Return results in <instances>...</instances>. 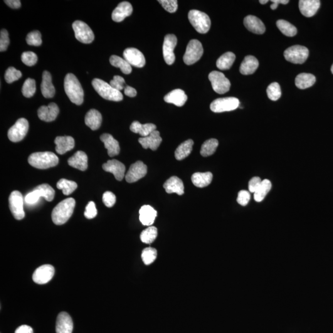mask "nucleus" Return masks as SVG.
Instances as JSON below:
<instances>
[{
    "mask_svg": "<svg viewBox=\"0 0 333 333\" xmlns=\"http://www.w3.org/2000/svg\"><path fill=\"white\" fill-rule=\"evenodd\" d=\"M75 206V199L72 197L59 202L52 212L51 218L54 223L57 225L66 223L73 215Z\"/></svg>",
    "mask_w": 333,
    "mask_h": 333,
    "instance_id": "1",
    "label": "nucleus"
},
{
    "mask_svg": "<svg viewBox=\"0 0 333 333\" xmlns=\"http://www.w3.org/2000/svg\"><path fill=\"white\" fill-rule=\"evenodd\" d=\"M64 90L72 103L78 106L83 103V88L80 81L73 74H67L64 79Z\"/></svg>",
    "mask_w": 333,
    "mask_h": 333,
    "instance_id": "2",
    "label": "nucleus"
},
{
    "mask_svg": "<svg viewBox=\"0 0 333 333\" xmlns=\"http://www.w3.org/2000/svg\"><path fill=\"white\" fill-rule=\"evenodd\" d=\"M28 161L32 167L38 169H47L58 164L59 159L52 152H35L30 155Z\"/></svg>",
    "mask_w": 333,
    "mask_h": 333,
    "instance_id": "3",
    "label": "nucleus"
},
{
    "mask_svg": "<svg viewBox=\"0 0 333 333\" xmlns=\"http://www.w3.org/2000/svg\"><path fill=\"white\" fill-rule=\"evenodd\" d=\"M92 85L96 92L105 100L113 101H120L123 100V95L120 91L115 90L110 84L101 79H93Z\"/></svg>",
    "mask_w": 333,
    "mask_h": 333,
    "instance_id": "4",
    "label": "nucleus"
},
{
    "mask_svg": "<svg viewBox=\"0 0 333 333\" xmlns=\"http://www.w3.org/2000/svg\"><path fill=\"white\" fill-rule=\"evenodd\" d=\"M55 196V191L50 185L42 184L35 187L31 192L25 197V201L27 204L32 205L36 204L40 197H44L47 201H53Z\"/></svg>",
    "mask_w": 333,
    "mask_h": 333,
    "instance_id": "5",
    "label": "nucleus"
},
{
    "mask_svg": "<svg viewBox=\"0 0 333 333\" xmlns=\"http://www.w3.org/2000/svg\"><path fill=\"white\" fill-rule=\"evenodd\" d=\"M190 23L200 34H206L211 28V21L208 15L198 10H191L188 13Z\"/></svg>",
    "mask_w": 333,
    "mask_h": 333,
    "instance_id": "6",
    "label": "nucleus"
},
{
    "mask_svg": "<svg viewBox=\"0 0 333 333\" xmlns=\"http://www.w3.org/2000/svg\"><path fill=\"white\" fill-rule=\"evenodd\" d=\"M203 48L197 39H192L187 44L184 56V61L186 65H192L201 59L203 54Z\"/></svg>",
    "mask_w": 333,
    "mask_h": 333,
    "instance_id": "7",
    "label": "nucleus"
},
{
    "mask_svg": "<svg viewBox=\"0 0 333 333\" xmlns=\"http://www.w3.org/2000/svg\"><path fill=\"white\" fill-rule=\"evenodd\" d=\"M309 54L305 46L295 45L290 47L284 52V56L289 62L294 64H303L307 60Z\"/></svg>",
    "mask_w": 333,
    "mask_h": 333,
    "instance_id": "8",
    "label": "nucleus"
},
{
    "mask_svg": "<svg viewBox=\"0 0 333 333\" xmlns=\"http://www.w3.org/2000/svg\"><path fill=\"white\" fill-rule=\"evenodd\" d=\"M212 88L219 94H224L230 89L231 83L223 73L219 71H212L209 75Z\"/></svg>",
    "mask_w": 333,
    "mask_h": 333,
    "instance_id": "9",
    "label": "nucleus"
},
{
    "mask_svg": "<svg viewBox=\"0 0 333 333\" xmlns=\"http://www.w3.org/2000/svg\"><path fill=\"white\" fill-rule=\"evenodd\" d=\"M29 122L26 118H21L9 128L7 137L12 142H19L26 137L29 130Z\"/></svg>",
    "mask_w": 333,
    "mask_h": 333,
    "instance_id": "10",
    "label": "nucleus"
},
{
    "mask_svg": "<svg viewBox=\"0 0 333 333\" xmlns=\"http://www.w3.org/2000/svg\"><path fill=\"white\" fill-rule=\"evenodd\" d=\"M239 106L238 98L228 97L217 99L211 104L210 108L212 112L220 113L235 110Z\"/></svg>",
    "mask_w": 333,
    "mask_h": 333,
    "instance_id": "11",
    "label": "nucleus"
},
{
    "mask_svg": "<svg viewBox=\"0 0 333 333\" xmlns=\"http://www.w3.org/2000/svg\"><path fill=\"white\" fill-rule=\"evenodd\" d=\"M73 27L76 39L83 43H92L95 39V36L92 30L87 24L82 21H76L74 22Z\"/></svg>",
    "mask_w": 333,
    "mask_h": 333,
    "instance_id": "12",
    "label": "nucleus"
},
{
    "mask_svg": "<svg viewBox=\"0 0 333 333\" xmlns=\"http://www.w3.org/2000/svg\"><path fill=\"white\" fill-rule=\"evenodd\" d=\"M9 204L10 211L15 219L20 221L24 218V200L21 192L12 191L9 197Z\"/></svg>",
    "mask_w": 333,
    "mask_h": 333,
    "instance_id": "13",
    "label": "nucleus"
},
{
    "mask_svg": "<svg viewBox=\"0 0 333 333\" xmlns=\"http://www.w3.org/2000/svg\"><path fill=\"white\" fill-rule=\"evenodd\" d=\"M177 44V38L174 34H168L165 37L163 44V56L168 65H172L175 60L174 53V49Z\"/></svg>",
    "mask_w": 333,
    "mask_h": 333,
    "instance_id": "14",
    "label": "nucleus"
},
{
    "mask_svg": "<svg viewBox=\"0 0 333 333\" xmlns=\"http://www.w3.org/2000/svg\"><path fill=\"white\" fill-rule=\"evenodd\" d=\"M147 166L142 161H137L131 165L125 180L128 183L132 184L142 179L147 174Z\"/></svg>",
    "mask_w": 333,
    "mask_h": 333,
    "instance_id": "15",
    "label": "nucleus"
},
{
    "mask_svg": "<svg viewBox=\"0 0 333 333\" xmlns=\"http://www.w3.org/2000/svg\"><path fill=\"white\" fill-rule=\"evenodd\" d=\"M54 268L51 265H43L37 268L34 271L32 278L35 283L44 285L48 283L54 275Z\"/></svg>",
    "mask_w": 333,
    "mask_h": 333,
    "instance_id": "16",
    "label": "nucleus"
},
{
    "mask_svg": "<svg viewBox=\"0 0 333 333\" xmlns=\"http://www.w3.org/2000/svg\"><path fill=\"white\" fill-rule=\"evenodd\" d=\"M123 59H125L131 66L137 68H143L146 63L144 55L138 49L128 48L125 49L123 53Z\"/></svg>",
    "mask_w": 333,
    "mask_h": 333,
    "instance_id": "17",
    "label": "nucleus"
},
{
    "mask_svg": "<svg viewBox=\"0 0 333 333\" xmlns=\"http://www.w3.org/2000/svg\"><path fill=\"white\" fill-rule=\"evenodd\" d=\"M103 169L106 172L112 173L118 181H122L125 177V165L117 160H108L107 162L103 165Z\"/></svg>",
    "mask_w": 333,
    "mask_h": 333,
    "instance_id": "18",
    "label": "nucleus"
},
{
    "mask_svg": "<svg viewBox=\"0 0 333 333\" xmlns=\"http://www.w3.org/2000/svg\"><path fill=\"white\" fill-rule=\"evenodd\" d=\"M59 112V109L58 105L51 103L49 104L48 106H41L38 110V115L39 119L49 122L56 119Z\"/></svg>",
    "mask_w": 333,
    "mask_h": 333,
    "instance_id": "19",
    "label": "nucleus"
},
{
    "mask_svg": "<svg viewBox=\"0 0 333 333\" xmlns=\"http://www.w3.org/2000/svg\"><path fill=\"white\" fill-rule=\"evenodd\" d=\"M73 327V320L69 313L66 312L59 313L56 321V333H72Z\"/></svg>",
    "mask_w": 333,
    "mask_h": 333,
    "instance_id": "20",
    "label": "nucleus"
},
{
    "mask_svg": "<svg viewBox=\"0 0 333 333\" xmlns=\"http://www.w3.org/2000/svg\"><path fill=\"white\" fill-rule=\"evenodd\" d=\"M133 7L132 4L127 1L120 2L112 14V19L116 22H122L126 17L130 16L132 14Z\"/></svg>",
    "mask_w": 333,
    "mask_h": 333,
    "instance_id": "21",
    "label": "nucleus"
},
{
    "mask_svg": "<svg viewBox=\"0 0 333 333\" xmlns=\"http://www.w3.org/2000/svg\"><path fill=\"white\" fill-rule=\"evenodd\" d=\"M319 0H300L298 6L301 13L307 17L314 16L320 6Z\"/></svg>",
    "mask_w": 333,
    "mask_h": 333,
    "instance_id": "22",
    "label": "nucleus"
},
{
    "mask_svg": "<svg viewBox=\"0 0 333 333\" xmlns=\"http://www.w3.org/2000/svg\"><path fill=\"white\" fill-rule=\"evenodd\" d=\"M138 141L144 149L149 148L152 150H155L159 148L162 139L159 132L154 130L148 137L140 138Z\"/></svg>",
    "mask_w": 333,
    "mask_h": 333,
    "instance_id": "23",
    "label": "nucleus"
},
{
    "mask_svg": "<svg viewBox=\"0 0 333 333\" xmlns=\"http://www.w3.org/2000/svg\"><path fill=\"white\" fill-rule=\"evenodd\" d=\"M244 24L248 31L256 34H263L265 31V25L258 17L248 16L244 19Z\"/></svg>",
    "mask_w": 333,
    "mask_h": 333,
    "instance_id": "24",
    "label": "nucleus"
},
{
    "mask_svg": "<svg viewBox=\"0 0 333 333\" xmlns=\"http://www.w3.org/2000/svg\"><path fill=\"white\" fill-rule=\"evenodd\" d=\"M105 147L108 149V154L110 157L115 156L119 154L120 146L118 141L113 138L112 135L108 133H104L100 137Z\"/></svg>",
    "mask_w": 333,
    "mask_h": 333,
    "instance_id": "25",
    "label": "nucleus"
},
{
    "mask_svg": "<svg viewBox=\"0 0 333 333\" xmlns=\"http://www.w3.org/2000/svg\"><path fill=\"white\" fill-rule=\"evenodd\" d=\"M68 164L81 171H85L88 168V157L85 152L78 150L69 158Z\"/></svg>",
    "mask_w": 333,
    "mask_h": 333,
    "instance_id": "26",
    "label": "nucleus"
},
{
    "mask_svg": "<svg viewBox=\"0 0 333 333\" xmlns=\"http://www.w3.org/2000/svg\"><path fill=\"white\" fill-rule=\"evenodd\" d=\"M163 186L167 193H177L180 196L184 194V183L179 177L175 176L170 177L165 182Z\"/></svg>",
    "mask_w": 333,
    "mask_h": 333,
    "instance_id": "27",
    "label": "nucleus"
},
{
    "mask_svg": "<svg viewBox=\"0 0 333 333\" xmlns=\"http://www.w3.org/2000/svg\"><path fill=\"white\" fill-rule=\"evenodd\" d=\"M54 143L56 144V152L61 155L73 149L75 146V141L69 136L56 137Z\"/></svg>",
    "mask_w": 333,
    "mask_h": 333,
    "instance_id": "28",
    "label": "nucleus"
},
{
    "mask_svg": "<svg viewBox=\"0 0 333 333\" xmlns=\"http://www.w3.org/2000/svg\"><path fill=\"white\" fill-rule=\"evenodd\" d=\"M139 213L140 221L145 226L152 225L157 217V211L149 205L141 207Z\"/></svg>",
    "mask_w": 333,
    "mask_h": 333,
    "instance_id": "29",
    "label": "nucleus"
},
{
    "mask_svg": "<svg viewBox=\"0 0 333 333\" xmlns=\"http://www.w3.org/2000/svg\"><path fill=\"white\" fill-rule=\"evenodd\" d=\"M187 95L181 89L172 90L165 96L164 101L168 103L174 104L178 107H182L187 101Z\"/></svg>",
    "mask_w": 333,
    "mask_h": 333,
    "instance_id": "30",
    "label": "nucleus"
},
{
    "mask_svg": "<svg viewBox=\"0 0 333 333\" xmlns=\"http://www.w3.org/2000/svg\"><path fill=\"white\" fill-rule=\"evenodd\" d=\"M41 90L42 95L46 98H53L55 95V88L52 83L51 74L46 71H44L42 75Z\"/></svg>",
    "mask_w": 333,
    "mask_h": 333,
    "instance_id": "31",
    "label": "nucleus"
},
{
    "mask_svg": "<svg viewBox=\"0 0 333 333\" xmlns=\"http://www.w3.org/2000/svg\"><path fill=\"white\" fill-rule=\"evenodd\" d=\"M259 67L258 59L253 56H247L241 64L239 71L243 75H251L255 73Z\"/></svg>",
    "mask_w": 333,
    "mask_h": 333,
    "instance_id": "32",
    "label": "nucleus"
},
{
    "mask_svg": "<svg viewBox=\"0 0 333 333\" xmlns=\"http://www.w3.org/2000/svg\"><path fill=\"white\" fill-rule=\"evenodd\" d=\"M85 124L92 130H98L102 122V115L98 111L91 110L85 115Z\"/></svg>",
    "mask_w": 333,
    "mask_h": 333,
    "instance_id": "33",
    "label": "nucleus"
},
{
    "mask_svg": "<svg viewBox=\"0 0 333 333\" xmlns=\"http://www.w3.org/2000/svg\"><path fill=\"white\" fill-rule=\"evenodd\" d=\"M130 130L133 133H139L142 137H147L154 130H156V126L153 123L142 124L138 121H134L130 125Z\"/></svg>",
    "mask_w": 333,
    "mask_h": 333,
    "instance_id": "34",
    "label": "nucleus"
},
{
    "mask_svg": "<svg viewBox=\"0 0 333 333\" xmlns=\"http://www.w3.org/2000/svg\"><path fill=\"white\" fill-rule=\"evenodd\" d=\"M213 175L211 172H197L192 175L191 180L194 186L204 187L211 184Z\"/></svg>",
    "mask_w": 333,
    "mask_h": 333,
    "instance_id": "35",
    "label": "nucleus"
},
{
    "mask_svg": "<svg viewBox=\"0 0 333 333\" xmlns=\"http://www.w3.org/2000/svg\"><path fill=\"white\" fill-rule=\"evenodd\" d=\"M316 78L312 74L301 73L296 76L295 84L298 88L306 89L314 85Z\"/></svg>",
    "mask_w": 333,
    "mask_h": 333,
    "instance_id": "36",
    "label": "nucleus"
},
{
    "mask_svg": "<svg viewBox=\"0 0 333 333\" xmlns=\"http://www.w3.org/2000/svg\"><path fill=\"white\" fill-rule=\"evenodd\" d=\"M194 142L192 140H187L177 148L175 152V157L178 160H182L185 159L191 154L192 149V146Z\"/></svg>",
    "mask_w": 333,
    "mask_h": 333,
    "instance_id": "37",
    "label": "nucleus"
},
{
    "mask_svg": "<svg viewBox=\"0 0 333 333\" xmlns=\"http://www.w3.org/2000/svg\"><path fill=\"white\" fill-rule=\"evenodd\" d=\"M235 59V54L232 52H227L217 59V67L221 70H228L233 65Z\"/></svg>",
    "mask_w": 333,
    "mask_h": 333,
    "instance_id": "38",
    "label": "nucleus"
},
{
    "mask_svg": "<svg viewBox=\"0 0 333 333\" xmlns=\"http://www.w3.org/2000/svg\"><path fill=\"white\" fill-rule=\"evenodd\" d=\"M111 65L120 69L121 71L125 74H130L132 73V66L128 63L125 59L115 55L111 56L110 58Z\"/></svg>",
    "mask_w": 333,
    "mask_h": 333,
    "instance_id": "39",
    "label": "nucleus"
},
{
    "mask_svg": "<svg viewBox=\"0 0 333 333\" xmlns=\"http://www.w3.org/2000/svg\"><path fill=\"white\" fill-rule=\"evenodd\" d=\"M276 26L280 31L287 37H292L297 34V29L293 24L290 22L285 21V20H278L276 22Z\"/></svg>",
    "mask_w": 333,
    "mask_h": 333,
    "instance_id": "40",
    "label": "nucleus"
},
{
    "mask_svg": "<svg viewBox=\"0 0 333 333\" xmlns=\"http://www.w3.org/2000/svg\"><path fill=\"white\" fill-rule=\"evenodd\" d=\"M271 188V183L270 180H264L261 182L260 186L254 193V199L256 202L262 201L266 194L270 191Z\"/></svg>",
    "mask_w": 333,
    "mask_h": 333,
    "instance_id": "41",
    "label": "nucleus"
},
{
    "mask_svg": "<svg viewBox=\"0 0 333 333\" xmlns=\"http://www.w3.org/2000/svg\"><path fill=\"white\" fill-rule=\"evenodd\" d=\"M56 186L59 189L63 190V194L66 196L73 193L77 188V184L75 182L64 179L59 180Z\"/></svg>",
    "mask_w": 333,
    "mask_h": 333,
    "instance_id": "42",
    "label": "nucleus"
},
{
    "mask_svg": "<svg viewBox=\"0 0 333 333\" xmlns=\"http://www.w3.org/2000/svg\"><path fill=\"white\" fill-rule=\"evenodd\" d=\"M219 142L216 139H210L206 141L202 145L201 154L203 157H208L214 154L218 147Z\"/></svg>",
    "mask_w": 333,
    "mask_h": 333,
    "instance_id": "43",
    "label": "nucleus"
},
{
    "mask_svg": "<svg viewBox=\"0 0 333 333\" xmlns=\"http://www.w3.org/2000/svg\"><path fill=\"white\" fill-rule=\"evenodd\" d=\"M157 236V229L155 226H150L145 229L141 233L140 239L143 243L151 244L156 239Z\"/></svg>",
    "mask_w": 333,
    "mask_h": 333,
    "instance_id": "44",
    "label": "nucleus"
},
{
    "mask_svg": "<svg viewBox=\"0 0 333 333\" xmlns=\"http://www.w3.org/2000/svg\"><path fill=\"white\" fill-rule=\"evenodd\" d=\"M36 91V83L34 79L27 78L22 86V92L25 97L31 98Z\"/></svg>",
    "mask_w": 333,
    "mask_h": 333,
    "instance_id": "45",
    "label": "nucleus"
},
{
    "mask_svg": "<svg viewBox=\"0 0 333 333\" xmlns=\"http://www.w3.org/2000/svg\"><path fill=\"white\" fill-rule=\"evenodd\" d=\"M156 249L152 248H147L143 251L142 258L145 265H149L154 262L157 258Z\"/></svg>",
    "mask_w": 333,
    "mask_h": 333,
    "instance_id": "46",
    "label": "nucleus"
},
{
    "mask_svg": "<svg viewBox=\"0 0 333 333\" xmlns=\"http://www.w3.org/2000/svg\"><path fill=\"white\" fill-rule=\"evenodd\" d=\"M268 97L270 100L275 101L279 100L281 96V91L280 85L277 82L271 83L266 90Z\"/></svg>",
    "mask_w": 333,
    "mask_h": 333,
    "instance_id": "47",
    "label": "nucleus"
},
{
    "mask_svg": "<svg viewBox=\"0 0 333 333\" xmlns=\"http://www.w3.org/2000/svg\"><path fill=\"white\" fill-rule=\"evenodd\" d=\"M22 76L21 72L17 70L13 67H10L5 73L4 78L7 83H11L18 80Z\"/></svg>",
    "mask_w": 333,
    "mask_h": 333,
    "instance_id": "48",
    "label": "nucleus"
},
{
    "mask_svg": "<svg viewBox=\"0 0 333 333\" xmlns=\"http://www.w3.org/2000/svg\"><path fill=\"white\" fill-rule=\"evenodd\" d=\"M26 41L29 45L39 46L42 43L41 35L38 31L30 32L27 35Z\"/></svg>",
    "mask_w": 333,
    "mask_h": 333,
    "instance_id": "49",
    "label": "nucleus"
},
{
    "mask_svg": "<svg viewBox=\"0 0 333 333\" xmlns=\"http://www.w3.org/2000/svg\"><path fill=\"white\" fill-rule=\"evenodd\" d=\"M22 63L28 66H33L37 63L38 57L36 53L32 51H26L21 56Z\"/></svg>",
    "mask_w": 333,
    "mask_h": 333,
    "instance_id": "50",
    "label": "nucleus"
},
{
    "mask_svg": "<svg viewBox=\"0 0 333 333\" xmlns=\"http://www.w3.org/2000/svg\"><path fill=\"white\" fill-rule=\"evenodd\" d=\"M162 7L170 13L176 12L178 9V1L177 0H159L158 1Z\"/></svg>",
    "mask_w": 333,
    "mask_h": 333,
    "instance_id": "51",
    "label": "nucleus"
},
{
    "mask_svg": "<svg viewBox=\"0 0 333 333\" xmlns=\"http://www.w3.org/2000/svg\"><path fill=\"white\" fill-rule=\"evenodd\" d=\"M9 44L8 32L6 29H2L0 33V51H6Z\"/></svg>",
    "mask_w": 333,
    "mask_h": 333,
    "instance_id": "52",
    "label": "nucleus"
},
{
    "mask_svg": "<svg viewBox=\"0 0 333 333\" xmlns=\"http://www.w3.org/2000/svg\"><path fill=\"white\" fill-rule=\"evenodd\" d=\"M110 84L112 88L119 91L124 89L126 86L124 78L118 75L113 76L112 80L110 81Z\"/></svg>",
    "mask_w": 333,
    "mask_h": 333,
    "instance_id": "53",
    "label": "nucleus"
},
{
    "mask_svg": "<svg viewBox=\"0 0 333 333\" xmlns=\"http://www.w3.org/2000/svg\"><path fill=\"white\" fill-rule=\"evenodd\" d=\"M84 215H85L86 218L88 219L95 218L97 215V210H96L95 202L93 201L88 202L87 206H86Z\"/></svg>",
    "mask_w": 333,
    "mask_h": 333,
    "instance_id": "54",
    "label": "nucleus"
},
{
    "mask_svg": "<svg viewBox=\"0 0 333 333\" xmlns=\"http://www.w3.org/2000/svg\"><path fill=\"white\" fill-rule=\"evenodd\" d=\"M103 203L108 207H112L116 202V197L113 192L106 191L103 196Z\"/></svg>",
    "mask_w": 333,
    "mask_h": 333,
    "instance_id": "55",
    "label": "nucleus"
},
{
    "mask_svg": "<svg viewBox=\"0 0 333 333\" xmlns=\"http://www.w3.org/2000/svg\"><path fill=\"white\" fill-rule=\"evenodd\" d=\"M251 195L249 192L246 191V190H241L238 192V198H237V202L241 206H245L248 204L250 201Z\"/></svg>",
    "mask_w": 333,
    "mask_h": 333,
    "instance_id": "56",
    "label": "nucleus"
},
{
    "mask_svg": "<svg viewBox=\"0 0 333 333\" xmlns=\"http://www.w3.org/2000/svg\"><path fill=\"white\" fill-rule=\"evenodd\" d=\"M261 180L260 178L256 177L253 178L249 183V190L251 192H255L258 191L259 187L260 186L261 184Z\"/></svg>",
    "mask_w": 333,
    "mask_h": 333,
    "instance_id": "57",
    "label": "nucleus"
},
{
    "mask_svg": "<svg viewBox=\"0 0 333 333\" xmlns=\"http://www.w3.org/2000/svg\"><path fill=\"white\" fill-rule=\"evenodd\" d=\"M124 93L128 97H135L137 95V91L132 86L126 85L124 88Z\"/></svg>",
    "mask_w": 333,
    "mask_h": 333,
    "instance_id": "58",
    "label": "nucleus"
},
{
    "mask_svg": "<svg viewBox=\"0 0 333 333\" xmlns=\"http://www.w3.org/2000/svg\"><path fill=\"white\" fill-rule=\"evenodd\" d=\"M15 333H33V329L28 325H21L17 328Z\"/></svg>",
    "mask_w": 333,
    "mask_h": 333,
    "instance_id": "59",
    "label": "nucleus"
},
{
    "mask_svg": "<svg viewBox=\"0 0 333 333\" xmlns=\"http://www.w3.org/2000/svg\"><path fill=\"white\" fill-rule=\"evenodd\" d=\"M4 2L12 9H18L21 6V2L19 0H5Z\"/></svg>",
    "mask_w": 333,
    "mask_h": 333,
    "instance_id": "60",
    "label": "nucleus"
},
{
    "mask_svg": "<svg viewBox=\"0 0 333 333\" xmlns=\"http://www.w3.org/2000/svg\"><path fill=\"white\" fill-rule=\"evenodd\" d=\"M271 1L272 2H275V3H276L277 4H288L289 2H290L289 0H271Z\"/></svg>",
    "mask_w": 333,
    "mask_h": 333,
    "instance_id": "61",
    "label": "nucleus"
},
{
    "mask_svg": "<svg viewBox=\"0 0 333 333\" xmlns=\"http://www.w3.org/2000/svg\"><path fill=\"white\" fill-rule=\"evenodd\" d=\"M278 5L276 3H275V2H273V4L271 5L270 7L271 9L275 10L278 7Z\"/></svg>",
    "mask_w": 333,
    "mask_h": 333,
    "instance_id": "62",
    "label": "nucleus"
},
{
    "mask_svg": "<svg viewBox=\"0 0 333 333\" xmlns=\"http://www.w3.org/2000/svg\"><path fill=\"white\" fill-rule=\"evenodd\" d=\"M259 2H260V3L261 4H265L266 3H267L268 1V0H260V1H259Z\"/></svg>",
    "mask_w": 333,
    "mask_h": 333,
    "instance_id": "63",
    "label": "nucleus"
},
{
    "mask_svg": "<svg viewBox=\"0 0 333 333\" xmlns=\"http://www.w3.org/2000/svg\"><path fill=\"white\" fill-rule=\"evenodd\" d=\"M331 71H332V74H333V64L332 66V68H331Z\"/></svg>",
    "mask_w": 333,
    "mask_h": 333,
    "instance_id": "64",
    "label": "nucleus"
}]
</instances>
